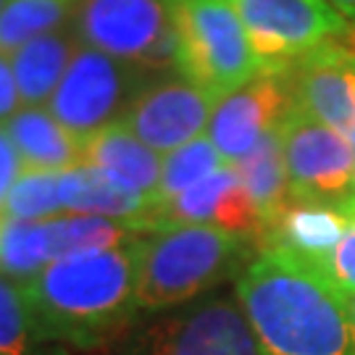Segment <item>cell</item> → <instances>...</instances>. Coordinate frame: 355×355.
<instances>
[{
    "mask_svg": "<svg viewBox=\"0 0 355 355\" xmlns=\"http://www.w3.org/2000/svg\"><path fill=\"white\" fill-rule=\"evenodd\" d=\"M237 303L261 355H355L345 290L282 250H261L242 268Z\"/></svg>",
    "mask_w": 355,
    "mask_h": 355,
    "instance_id": "cell-1",
    "label": "cell"
},
{
    "mask_svg": "<svg viewBox=\"0 0 355 355\" xmlns=\"http://www.w3.org/2000/svg\"><path fill=\"white\" fill-rule=\"evenodd\" d=\"M21 287L35 337L101 343L140 311L137 242L51 261Z\"/></svg>",
    "mask_w": 355,
    "mask_h": 355,
    "instance_id": "cell-2",
    "label": "cell"
},
{
    "mask_svg": "<svg viewBox=\"0 0 355 355\" xmlns=\"http://www.w3.org/2000/svg\"><path fill=\"white\" fill-rule=\"evenodd\" d=\"M250 240L214 227H161L137 240V305L164 311L214 290L242 266Z\"/></svg>",
    "mask_w": 355,
    "mask_h": 355,
    "instance_id": "cell-3",
    "label": "cell"
},
{
    "mask_svg": "<svg viewBox=\"0 0 355 355\" xmlns=\"http://www.w3.org/2000/svg\"><path fill=\"white\" fill-rule=\"evenodd\" d=\"M177 71L218 101L261 74L229 0H174Z\"/></svg>",
    "mask_w": 355,
    "mask_h": 355,
    "instance_id": "cell-4",
    "label": "cell"
},
{
    "mask_svg": "<svg viewBox=\"0 0 355 355\" xmlns=\"http://www.w3.org/2000/svg\"><path fill=\"white\" fill-rule=\"evenodd\" d=\"M71 26L82 45L145 74L177 69L174 0H79Z\"/></svg>",
    "mask_w": 355,
    "mask_h": 355,
    "instance_id": "cell-5",
    "label": "cell"
},
{
    "mask_svg": "<svg viewBox=\"0 0 355 355\" xmlns=\"http://www.w3.org/2000/svg\"><path fill=\"white\" fill-rule=\"evenodd\" d=\"M142 85V69L79 42L61 85L48 101V111L76 137L87 140L89 135L121 121Z\"/></svg>",
    "mask_w": 355,
    "mask_h": 355,
    "instance_id": "cell-6",
    "label": "cell"
},
{
    "mask_svg": "<svg viewBox=\"0 0 355 355\" xmlns=\"http://www.w3.org/2000/svg\"><path fill=\"white\" fill-rule=\"evenodd\" d=\"M248 32L261 71L282 74L321 42L350 37V24L329 0H229Z\"/></svg>",
    "mask_w": 355,
    "mask_h": 355,
    "instance_id": "cell-7",
    "label": "cell"
},
{
    "mask_svg": "<svg viewBox=\"0 0 355 355\" xmlns=\"http://www.w3.org/2000/svg\"><path fill=\"white\" fill-rule=\"evenodd\" d=\"M279 135L292 198L340 203L355 195V155L345 135L292 105Z\"/></svg>",
    "mask_w": 355,
    "mask_h": 355,
    "instance_id": "cell-8",
    "label": "cell"
},
{
    "mask_svg": "<svg viewBox=\"0 0 355 355\" xmlns=\"http://www.w3.org/2000/svg\"><path fill=\"white\" fill-rule=\"evenodd\" d=\"M129 355H261L240 303L211 297L153 324Z\"/></svg>",
    "mask_w": 355,
    "mask_h": 355,
    "instance_id": "cell-9",
    "label": "cell"
},
{
    "mask_svg": "<svg viewBox=\"0 0 355 355\" xmlns=\"http://www.w3.org/2000/svg\"><path fill=\"white\" fill-rule=\"evenodd\" d=\"M290 105L340 135L355 129V48L329 40L292 61L284 71Z\"/></svg>",
    "mask_w": 355,
    "mask_h": 355,
    "instance_id": "cell-10",
    "label": "cell"
},
{
    "mask_svg": "<svg viewBox=\"0 0 355 355\" xmlns=\"http://www.w3.org/2000/svg\"><path fill=\"white\" fill-rule=\"evenodd\" d=\"M216 103V95L184 76H166L142 85L119 124L155 153H171L205 135Z\"/></svg>",
    "mask_w": 355,
    "mask_h": 355,
    "instance_id": "cell-11",
    "label": "cell"
},
{
    "mask_svg": "<svg viewBox=\"0 0 355 355\" xmlns=\"http://www.w3.org/2000/svg\"><path fill=\"white\" fill-rule=\"evenodd\" d=\"M290 111V92L284 76L274 71L255 74L248 85L229 92L216 103L208 137L216 145L227 166L240 164L271 129L279 127L284 114Z\"/></svg>",
    "mask_w": 355,
    "mask_h": 355,
    "instance_id": "cell-12",
    "label": "cell"
},
{
    "mask_svg": "<svg viewBox=\"0 0 355 355\" xmlns=\"http://www.w3.org/2000/svg\"><path fill=\"white\" fill-rule=\"evenodd\" d=\"M179 224L214 227L245 240H261L263 234V218L232 166L218 168L174 200L158 203L148 216L150 232Z\"/></svg>",
    "mask_w": 355,
    "mask_h": 355,
    "instance_id": "cell-13",
    "label": "cell"
},
{
    "mask_svg": "<svg viewBox=\"0 0 355 355\" xmlns=\"http://www.w3.org/2000/svg\"><path fill=\"white\" fill-rule=\"evenodd\" d=\"M345 200L331 203L290 198L279 214L263 227V234L258 240L261 250H282L327 274L331 255L347 232Z\"/></svg>",
    "mask_w": 355,
    "mask_h": 355,
    "instance_id": "cell-14",
    "label": "cell"
},
{
    "mask_svg": "<svg viewBox=\"0 0 355 355\" xmlns=\"http://www.w3.org/2000/svg\"><path fill=\"white\" fill-rule=\"evenodd\" d=\"M6 132L21 155L24 171L64 174L85 164V140L53 119L51 111L19 108L6 121Z\"/></svg>",
    "mask_w": 355,
    "mask_h": 355,
    "instance_id": "cell-15",
    "label": "cell"
},
{
    "mask_svg": "<svg viewBox=\"0 0 355 355\" xmlns=\"http://www.w3.org/2000/svg\"><path fill=\"white\" fill-rule=\"evenodd\" d=\"M85 166L103 171L129 190L153 195L158 192L164 158L161 153L137 140L124 124H111L85 140ZM158 200V198H155Z\"/></svg>",
    "mask_w": 355,
    "mask_h": 355,
    "instance_id": "cell-16",
    "label": "cell"
},
{
    "mask_svg": "<svg viewBox=\"0 0 355 355\" xmlns=\"http://www.w3.org/2000/svg\"><path fill=\"white\" fill-rule=\"evenodd\" d=\"M64 211L105 218H148L158 200L145 192L129 190L92 166H74L58 177Z\"/></svg>",
    "mask_w": 355,
    "mask_h": 355,
    "instance_id": "cell-17",
    "label": "cell"
},
{
    "mask_svg": "<svg viewBox=\"0 0 355 355\" xmlns=\"http://www.w3.org/2000/svg\"><path fill=\"white\" fill-rule=\"evenodd\" d=\"M76 51H79V40L71 35L51 32L29 40L13 53L11 69L19 101L24 108H42L51 101Z\"/></svg>",
    "mask_w": 355,
    "mask_h": 355,
    "instance_id": "cell-18",
    "label": "cell"
},
{
    "mask_svg": "<svg viewBox=\"0 0 355 355\" xmlns=\"http://www.w3.org/2000/svg\"><path fill=\"white\" fill-rule=\"evenodd\" d=\"M145 218H105V216H61L48 218L51 261L76 253H98L127 248L148 234Z\"/></svg>",
    "mask_w": 355,
    "mask_h": 355,
    "instance_id": "cell-19",
    "label": "cell"
},
{
    "mask_svg": "<svg viewBox=\"0 0 355 355\" xmlns=\"http://www.w3.org/2000/svg\"><path fill=\"white\" fill-rule=\"evenodd\" d=\"M232 168L237 171L248 195L253 198L255 208L263 218V227H266L268 221L282 211V205L292 198L279 127L271 129L266 137Z\"/></svg>",
    "mask_w": 355,
    "mask_h": 355,
    "instance_id": "cell-20",
    "label": "cell"
},
{
    "mask_svg": "<svg viewBox=\"0 0 355 355\" xmlns=\"http://www.w3.org/2000/svg\"><path fill=\"white\" fill-rule=\"evenodd\" d=\"M51 263L48 221H19L0 216V277L11 282L35 279Z\"/></svg>",
    "mask_w": 355,
    "mask_h": 355,
    "instance_id": "cell-21",
    "label": "cell"
},
{
    "mask_svg": "<svg viewBox=\"0 0 355 355\" xmlns=\"http://www.w3.org/2000/svg\"><path fill=\"white\" fill-rule=\"evenodd\" d=\"M76 0H11L0 11V53L11 58L29 40L51 35L74 16Z\"/></svg>",
    "mask_w": 355,
    "mask_h": 355,
    "instance_id": "cell-22",
    "label": "cell"
},
{
    "mask_svg": "<svg viewBox=\"0 0 355 355\" xmlns=\"http://www.w3.org/2000/svg\"><path fill=\"white\" fill-rule=\"evenodd\" d=\"M224 166H227L224 158L218 155V150H216V145L211 142L208 135H200V137H195V140H190L187 145L177 148V150L166 153L161 182H158V192H155L158 203L174 200L182 192L200 184L203 179H208Z\"/></svg>",
    "mask_w": 355,
    "mask_h": 355,
    "instance_id": "cell-23",
    "label": "cell"
},
{
    "mask_svg": "<svg viewBox=\"0 0 355 355\" xmlns=\"http://www.w3.org/2000/svg\"><path fill=\"white\" fill-rule=\"evenodd\" d=\"M58 177L61 174L53 171H21L0 208V216L19 221H48L61 214L64 205L58 192Z\"/></svg>",
    "mask_w": 355,
    "mask_h": 355,
    "instance_id": "cell-24",
    "label": "cell"
},
{
    "mask_svg": "<svg viewBox=\"0 0 355 355\" xmlns=\"http://www.w3.org/2000/svg\"><path fill=\"white\" fill-rule=\"evenodd\" d=\"M32 334L24 287L0 277V355H26Z\"/></svg>",
    "mask_w": 355,
    "mask_h": 355,
    "instance_id": "cell-25",
    "label": "cell"
},
{
    "mask_svg": "<svg viewBox=\"0 0 355 355\" xmlns=\"http://www.w3.org/2000/svg\"><path fill=\"white\" fill-rule=\"evenodd\" d=\"M345 214H347V232L331 255L327 274L340 290L355 292V195L345 200Z\"/></svg>",
    "mask_w": 355,
    "mask_h": 355,
    "instance_id": "cell-26",
    "label": "cell"
},
{
    "mask_svg": "<svg viewBox=\"0 0 355 355\" xmlns=\"http://www.w3.org/2000/svg\"><path fill=\"white\" fill-rule=\"evenodd\" d=\"M21 171H24L21 155H19V150H16L13 140L8 137L6 127L0 124V208H3V203H6V198H8L11 187L16 184V179L21 177Z\"/></svg>",
    "mask_w": 355,
    "mask_h": 355,
    "instance_id": "cell-27",
    "label": "cell"
},
{
    "mask_svg": "<svg viewBox=\"0 0 355 355\" xmlns=\"http://www.w3.org/2000/svg\"><path fill=\"white\" fill-rule=\"evenodd\" d=\"M19 89L13 79L11 58L0 53V121H8L19 108Z\"/></svg>",
    "mask_w": 355,
    "mask_h": 355,
    "instance_id": "cell-28",
    "label": "cell"
},
{
    "mask_svg": "<svg viewBox=\"0 0 355 355\" xmlns=\"http://www.w3.org/2000/svg\"><path fill=\"white\" fill-rule=\"evenodd\" d=\"M331 6H334V11L343 16L345 21L350 24V37H355V0H329ZM353 48H355V42H353Z\"/></svg>",
    "mask_w": 355,
    "mask_h": 355,
    "instance_id": "cell-29",
    "label": "cell"
},
{
    "mask_svg": "<svg viewBox=\"0 0 355 355\" xmlns=\"http://www.w3.org/2000/svg\"><path fill=\"white\" fill-rule=\"evenodd\" d=\"M345 297H347V305H350V313H353L355 321V292H345Z\"/></svg>",
    "mask_w": 355,
    "mask_h": 355,
    "instance_id": "cell-30",
    "label": "cell"
},
{
    "mask_svg": "<svg viewBox=\"0 0 355 355\" xmlns=\"http://www.w3.org/2000/svg\"><path fill=\"white\" fill-rule=\"evenodd\" d=\"M347 142H350V148H353V155H355V129L347 135Z\"/></svg>",
    "mask_w": 355,
    "mask_h": 355,
    "instance_id": "cell-31",
    "label": "cell"
},
{
    "mask_svg": "<svg viewBox=\"0 0 355 355\" xmlns=\"http://www.w3.org/2000/svg\"><path fill=\"white\" fill-rule=\"evenodd\" d=\"M3 8H6V0H0V11H3Z\"/></svg>",
    "mask_w": 355,
    "mask_h": 355,
    "instance_id": "cell-32",
    "label": "cell"
}]
</instances>
